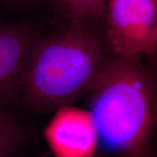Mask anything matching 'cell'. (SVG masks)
Returning a JSON list of instances; mask_svg holds the SVG:
<instances>
[{"mask_svg":"<svg viewBox=\"0 0 157 157\" xmlns=\"http://www.w3.org/2000/svg\"><path fill=\"white\" fill-rule=\"evenodd\" d=\"M89 93L101 141L120 157H148L157 125V87L139 58L107 60Z\"/></svg>","mask_w":157,"mask_h":157,"instance_id":"obj_1","label":"cell"},{"mask_svg":"<svg viewBox=\"0 0 157 157\" xmlns=\"http://www.w3.org/2000/svg\"><path fill=\"white\" fill-rule=\"evenodd\" d=\"M106 61L99 39L76 23L39 36L23 70L20 96L35 110H58L90 92Z\"/></svg>","mask_w":157,"mask_h":157,"instance_id":"obj_2","label":"cell"},{"mask_svg":"<svg viewBox=\"0 0 157 157\" xmlns=\"http://www.w3.org/2000/svg\"><path fill=\"white\" fill-rule=\"evenodd\" d=\"M107 39L115 56L157 55V5L152 0H108Z\"/></svg>","mask_w":157,"mask_h":157,"instance_id":"obj_3","label":"cell"},{"mask_svg":"<svg viewBox=\"0 0 157 157\" xmlns=\"http://www.w3.org/2000/svg\"><path fill=\"white\" fill-rule=\"evenodd\" d=\"M39 29L25 21H0V109L8 111L20 97L22 74Z\"/></svg>","mask_w":157,"mask_h":157,"instance_id":"obj_4","label":"cell"},{"mask_svg":"<svg viewBox=\"0 0 157 157\" xmlns=\"http://www.w3.org/2000/svg\"><path fill=\"white\" fill-rule=\"evenodd\" d=\"M44 136L56 157H94L101 142L91 111L69 105L56 110Z\"/></svg>","mask_w":157,"mask_h":157,"instance_id":"obj_5","label":"cell"},{"mask_svg":"<svg viewBox=\"0 0 157 157\" xmlns=\"http://www.w3.org/2000/svg\"><path fill=\"white\" fill-rule=\"evenodd\" d=\"M27 139L26 129L9 111L0 109V157L18 155Z\"/></svg>","mask_w":157,"mask_h":157,"instance_id":"obj_6","label":"cell"},{"mask_svg":"<svg viewBox=\"0 0 157 157\" xmlns=\"http://www.w3.org/2000/svg\"><path fill=\"white\" fill-rule=\"evenodd\" d=\"M52 5L74 22L98 19L107 11L108 0H50Z\"/></svg>","mask_w":157,"mask_h":157,"instance_id":"obj_7","label":"cell"},{"mask_svg":"<svg viewBox=\"0 0 157 157\" xmlns=\"http://www.w3.org/2000/svg\"><path fill=\"white\" fill-rule=\"evenodd\" d=\"M42 1L43 0H0V5L7 9L13 10Z\"/></svg>","mask_w":157,"mask_h":157,"instance_id":"obj_8","label":"cell"},{"mask_svg":"<svg viewBox=\"0 0 157 157\" xmlns=\"http://www.w3.org/2000/svg\"><path fill=\"white\" fill-rule=\"evenodd\" d=\"M94 157H108V156H103V155H100V154H97Z\"/></svg>","mask_w":157,"mask_h":157,"instance_id":"obj_9","label":"cell"},{"mask_svg":"<svg viewBox=\"0 0 157 157\" xmlns=\"http://www.w3.org/2000/svg\"><path fill=\"white\" fill-rule=\"evenodd\" d=\"M153 2H155L157 5V0H152Z\"/></svg>","mask_w":157,"mask_h":157,"instance_id":"obj_10","label":"cell"},{"mask_svg":"<svg viewBox=\"0 0 157 157\" xmlns=\"http://www.w3.org/2000/svg\"><path fill=\"white\" fill-rule=\"evenodd\" d=\"M13 157H20L18 155H17V156H13Z\"/></svg>","mask_w":157,"mask_h":157,"instance_id":"obj_11","label":"cell"},{"mask_svg":"<svg viewBox=\"0 0 157 157\" xmlns=\"http://www.w3.org/2000/svg\"><path fill=\"white\" fill-rule=\"evenodd\" d=\"M156 48H157V43H156Z\"/></svg>","mask_w":157,"mask_h":157,"instance_id":"obj_12","label":"cell"}]
</instances>
